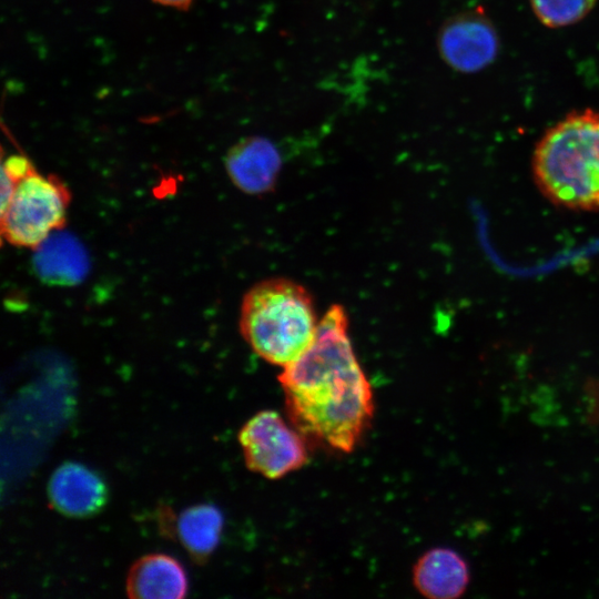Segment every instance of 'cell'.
Returning a JSON list of instances; mask_svg holds the SVG:
<instances>
[{
	"instance_id": "10",
	"label": "cell",
	"mask_w": 599,
	"mask_h": 599,
	"mask_svg": "<svg viewBox=\"0 0 599 599\" xmlns=\"http://www.w3.org/2000/svg\"><path fill=\"white\" fill-rule=\"evenodd\" d=\"M415 588L429 599H455L469 583L464 558L449 548H434L424 554L413 570Z\"/></svg>"
},
{
	"instance_id": "3",
	"label": "cell",
	"mask_w": 599,
	"mask_h": 599,
	"mask_svg": "<svg viewBox=\"0 0 599 599\" xmlns=\"http://www.w3.org/2000/svg\"><path fill=\"white\" fill-rule=\"evenodd\" d=\"M318 323L308 291L287 278L256 283L241 303L243 338L273 365L285 367L300 357L314 341Z\"/></svg>"
},
{
	"instance_id": "13",
	"label": "cell",
	"mask_w": 599,
	"mask_h": 599,
	"mask_svg": "<svg viewBox=\"0 0 599 599\" xmlns=\"http://www.w3.org/2000/svg\"><path fill=\"white\" fill-rule=\"evenodd\" d=\"M155 3H159L161 6L179 9V10H187L194 0H152Z\"/></svg>"
},
{
	"instance_id": "1",
	"label": "cell",
	"mask_w": 599,
	"mask_h": 599,
	"mask_svg": "<svg viewBox=\"0 0 599 599\" xmlns=\"http://www.w3.org/2000/svg\"><path fill=\"white\" fill-rule=\"evenodd\" d=\"M278 380L291 424L305 438L342 453L355 448L372 420L374 399L343 306L326 312L312 344L283 367Z\"/></svg>"
},
{
	"instance_id": "5",
	"label": "cell",
	"mask_w": 599,
	"mask_h": 599,
	"mask_svg": "<svg viewBox=\"0 0 599 599\" xmlns=\"http://www.w3.org/2000/svg\"><path fill=\"white\" fill-rule=\"evenodd\" d=\"M305 437L274 410H262L240 429L238 441L247 468L278 479L307 461Z\"/></svg>"
},
{
	"instance_id": "8",
	"label": "cell",
	"mask_w": 599,
	"mask_h": 599,
	"mask_svg": "<svg viewBox=\"0 0 599 599\" xmlns=\"http://www.w3.org/2000/svg\"><path fill=\"white\" fill-rule=\"evenodd\" d=\"M282 165L277 148L262 136L245 138L225 159L232 182L242 191L260 194L273 190Z\"/></svg>"
},
{
	"instance_id": "9",
	"label": "cell",
	"mask_w": 599,
	"mask_h": 599,
	"mask_svg": "<svg viewBox=\"0 0 599 599\" xmlns=\"http://www.w3.org/2000/svg\"><path fill=\"white\" fill-rule=\"evenodd\" d=\"M187 589L183 566L165 554L140 557L130 567L125 580L126 593L134 599H181Z\"/></svg>"
},
{
	"instance_id": "4",
	"label": "cell",
	"mask_w": 599,
	"mask_h": 599,
	"mask_svg": "<svg viewBox=\"0 0 599 599\" xmlns=\"http://www.w3.org/2000/svg\"><path fill=\"white\" fill-rule=\"evenodd\" d=\"M70 192L55 175H43L23 155L2 164L1 235L18 247L37 248L65 223Z\"/></svg>"
},
{
	"instance_id": "12",
	"label": "cell",
	"mask_w": 599,
	"mask_h": 599,
	"mask_svg": "<svg viewBox=\"0 0 599 599\" xmlns=\"http://www.w3.org/2000/svg\"><path fill=\"white\" fill-rule=\"evenodd\" d=\"M599 0H530L534 14L548 28H564L586 18Z\"/></svg>"
},
{
	"instance_id": "6",
	"label": "cell",
	"mask_w": 599,
	"mask_h": 599,
	"mask_svg": "<svg viewBox=\"0 0 599 599\" xmlns=\"http://www.w3.org/2000/svg\"><path fill=\"white\" fill-rule=\"evenodd\" d=\"M437 50L443 61L461 73H476L498 57V31L481 8L450 16L438 29Z\"/></svg>"
},
{
	"instance_id": "7",
	"label": "cell",
	"mask_w": 599,
	"mask_h": 599,
	"mask_svg": "<svg viewBox=\"0 0 599 599\" xmlns=\"http://www.w3.org/2000/svg\"><path fill=\"white\" fill-rule=\"evenodd\" d=\"M48 497L60 514L84 518L100 511L108 497L102 478L87 466L69 461L60 465L48 483Z\"/></svg>"
},
{
	"instance_id": "11",
	"label": "cell",
	"mask_w": 599,
	"mask_h": 599,
	"mask_svg": "<svg viewBox=\"0 0 599 599\" xmlns=\"http://www.w3.org/2000/svg\"><path fill=\"white\" fill-rule=\"evenodd\" d=\"M223 515L211 504H200L184 509L176 519L179 541L196 562H204L220 542Z\"/></svg>"
},
{
	"instance_id": "2",
	"label": "cell",
	"mask_w": 599,
	"mask_h": 599,
	"mask_svg": "<svg viewBox=\"0 0 599 599\" xmlns=\"http://www.w3.org/2000/svg\"><path fill=\"white\" fill-rule=\"evenodd\" d=\"M532 177L552 204L576 212L599 211V111L568 113L537 142Z\"/></svg>"
}]
</instances>
